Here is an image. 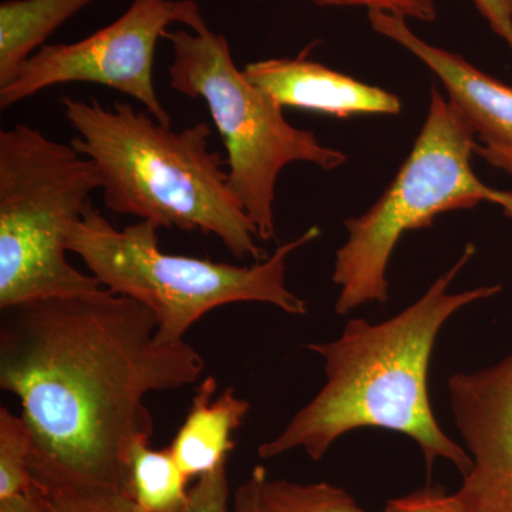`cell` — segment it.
<instances>
[{
	"label": "cell",
	"mask_w": 512,
	"mask_h": 512,
	"mask_svg": "<svg viewBox=\"0 0 512 512\" xmlns=\"http://www.w3.org/2000/svg\"><path fill=\"white\" fill-rule=\"evenodd\" d=\"M0 512H43V493L35 483L25 493L0 500Z\"/></svg>",
	"instance_id": "cell-24"
},
{
	"label": "cell",
	"mask_w": 512,
	"mask_h": 512,
	"mask_svg": "<svg viewBox=\"0 0 512 512\" xmlns=\"http://www.w3.org/2000/svg\"><path fill=\"white\" fill-rule=\"evenodd\" d=\"M244 74L282 107H295L348 119L359 114L396 116L402 100L396 94L370 86L329 69L305 56L281 57L249 63Z\"/></svg>",
	"instance_id": "cell-11"
},
{
	"label": "cell",
	"mask_w": 512,
	"mask_h": 512,
	"mask_svg": "<svg viewBox=\"0 0 512 512\" xmlns=\"http://www.w3.org/2000/svg\"><path fill=\"white\" fill-rule=\"evenodd\" d=\"M266 477V470L256 466L244 484L239 485L234 497L232 512H258L259 490Z\"/></svg>",
	"instance_id": "cell-22"
},
{
	"label": "cell",
	"mask_w": 512,
	"mask_h": 512,
	"mask_svg": "<svg viewBox=\"0 0 512 512\" xmlns=\"http://www.w3.org/2000/svg\"><path fill=\"white\" fill-rule=\"evenodd\" d=\"M101 187L72 144L23 123L0 131V309L103 288L66 256L67 234Z\"/></svg>",
	"instance_id": "cell-5"
},
{
	"label": "cell",
	"mask_w": 512,
	"mask_h": 512,
	"mask_svg": "<svg viewBox=\"0 0 512 512\" xmlns=\"http://www.w3.org/2000/svg\"><path fill=\"white\" fill-rule=\"evenodd\" d=\"M491 30L512 52V0H473Z\"/></svg>",
	"instance_id": "cell-21"
},
{
	"label": "cell",
	"mask_w": 512,
	"mask_h": 512,
	"mask_svg": "<svg viewBox=\"0 0 512 512\" xmlns=\"http://www.w3.org/2000/svg\"><path fill=\"white\" fill-rule=\"evenodd\" d=\"M476 156L512 177V148L495 141L480 140L476 144Z\"/></svg>",
	"instance_id": "cell-23"
},
{
	"label": "cell",
	"mask_w": 512,
	"mask_h": 512,
	"mask_svg": "<svg viewBox=\"0 0 512 512\" xmlns=\"http://www.w3.org/2000/svg\"><path fill=\"white\" fill-rule=\"evenodd\" d=\"M218 382L214 376L198 384L183 426L175 434L170 450L188 478L211 473L235 448V431L244 424L251 410L247 399L227 387L215 397Z\"/></svg>",
	"instance_id": "cell-12"
},
{
	"label": "cell",
	"mask_w": 512,
	"mask_h": 512,
	"mask_svg": "<svg viewBox=\"0 0 512 512\" xmlns=\"http://www.w3.org/2000/svg\"><path fill=\"white\" fill-rule=\"evenodd\" d=\"M451 414L471 467L454 497L464 512H512V353L448 379Z\"/></svg>",
	"instance_id": "cell-9"
},
{
	"label": "cell",
	"mask_w": 512,
	"mask_h": 512,
	"mask_svg": "<svg viewBox=\"0 0 512 512\" xmlns=\"http://www.w3.org/2000/svg\"><path fill=\"white\" fill-rule=\"evenodd\" d=\"M158 229L150 221L116 228L90 202L66 239L67 252L79 256L103 288L154 313L158 342H183L202 316L231 303H266L296 316L308 312L305 299L286 286V262L319 238V227L248 266L167 254L158 245Z\"/></svg>",
	"instance_id": "cell-4"
},
{
	"label": "cell",
	"mask_w": 512,
	"mask_h": 512,
	"mask_svg": "<svg viewBox=\"0 0 512 512\" xmlns=\"http://www.w3.org/2000/svg\"><path fill=\"white\" fill-rule=\"evenodd\" d=\"M35 484L43 493V512H143L127 491Z\"/></svg>",
	"instance_id": "cell-17"
},
{
	"label": "cell",
	"mask_w": 512,
	"mask_h": 512,
	"mask_svg": "<svg viewBox=\"0 0 512 512\" xmlns=\"http://www.w3.org/2000/svg\"><path fill=\"white\" fill-rule=\"evenodd\" d=\"M60 104L77 133L70 144L99 168L107 210L214 235L242 261L268 258L229 188L227 161L208 148L207 123L173 131L128 103L107 109L99 100L64 96Z\"/></svg>",
	"instance_id": "cell-3"
},
{
	"label": "cell",
	"mask_w": 512,
	"mask_h": 512,
	"mask_svg": "<svg viewBox=\"0 0 512 512\" xmlns=\"http://www.w3.org/2000/svg\"><path fill=\"white\" fill-rule=\"evenodd\" d=\"M474 254L476 247L468 244L456 264L393 318L380 323L352 319L338 339L306 345L322 357L326 382L275 439L258 447V456L275 458L302 448L319 461L350 431L376 427L410 437L421 448L427 470L443 458L466 476L471 467L466 448L451 440L434 416L429 369L447 320L501 292L500 285L448 292Z\"/></svg>",
	"instance_id": "cell-2"
},
{
	"label": "cell",
	"mask_w": 512,
	"mask_h": 512,
	"mask_svg": "<svg viewBox=\"0 0 512 512\" xmlns=\"http://www.w3.org/2000/svg\"><path fill=\"white\" fill-rule=\"evenodd\" d=\"M228 503L227 463H222L211 473L198 477L181 512H229Z\"/></svg>",
	"instance_id": "cell-19"
},
{
	"label": "cell",
	"mask_w": 512,
	"mask_h": 512,
	"mask_svg": "<svg viewBox=\"0 0 512 512\" xmlns=\"http://www.w3.org/2000/svg\"><path fill=\"white\" fill-rule=\"evenodd\" d=\"M204 369L185 340L158 342L146 305L106 288L0 309V389L32 433L33 483L127 491L131 447L154 433L146 397Z\"/></svg>",
	"instance_id": "cell-1"
},
{
	"label": "cell",
	"mask_w": 512,
	"mask_h": 512,
	"mask_svg": "<svg viewBox=\"0 0 512 512\" xmlns=\"http://www.w3.org/2000/svg\"><path fill=\"white\" fill-rule=\"evenodd\" d=\"M384 512H464L454 494L443 488H423L412 494L394 498L387 503Z\"/></svg>",
	"instance_id": "cell-20"
},
{
	"label": "cell",
	"mask_w": 512,
	"mask_h": 512,
	"mask_svg": "<svg viewBox=\"0 0 512 512\" xmlns=\"http://www.w3.org/2000/svg\"><path fill=\"white\" fill-rule=\"evenodd\" d=\"M195 0H133L106 28L74 43L45 45L0 87V109L67 83H93L127 94L171 127V116L154 86L158 40L174 23L191 28L202 18Z\"/></svg>",
	"instance_id": "cell-8"
},
{
	"label": "cell",
	"mask_w": 512,
	"mask_h": 512,
	"mask_svg": "<svg viewBox=\"0 0 512 512\" xmlns=\"http://www.w3.org/2000/svg\"><path fill=\"white\" fill-rule=\"evenodd\" d=\"M318 8H357L380 10L403 19L434 22L437 18L436 0H308Z\"/></svg>",
	"instance_id": "cell-18"
},
{
	"label": "cell",
	"mask_w": 512,
	"mask_h": 512,
	"mask_svg": "<svg viewBox=\"0 0 512 512\" xmlns=\"http://www.w3.org/2000/svg\"><path fill=\"white\" fill-rule=\"evenodd\" d=\"M140 437L131 447L127 464V491L143 512H181L188 501L187 474L170 447H151Z\"/></svg>",
	"instance_id": "cell-14"
},
{
	"label": "cell",
	"mask_w": 512,
	"mask_h": 512,
	"mask_svg": "<svg viewBox=\"0 0 512 512\" xmlns=\"http://www.w3.org/2000/svg\"><path fill=\"white\" fill-rule=\"evenodd\" d=\"M258 512H366L355 498L329 483L301 484L264 478Z\"/></svg>",
	"instance_id": "cell-15"
},
{
	"label": "cell",
	"mask_w": 512,
	"mask_h": 512,
	"mask_svg": "<svg viewBox=\"0 0 512 512\" xmlns=\"http://www.w3.org/2000/svg\"><path fill=\"white\" fill-rule=\"evenodd\" d=\"M97 0H5L0 3V87L12 82L60 26Z\"/></svg>",
	"instance_id": "cell-13"
},
{
	"label": "cell",
	"mask_w": 512,
	"mask_h": 512,
	"mask_svg": "<svg viewBox=\"0 0 512 512\" xmlns=\"http://www.w3.org/2000/svg\"><path fill=\"white\" fill-rule=\"evenodd\" d=\"M477 140L466 116L433 87L426 121L396 178L365 214L345 221L348 238L333 262L336 313L345 316L366 303L387 302V266L406 232L481 201L500 205L512 218L511 192L488 187L474 173Z\"/></svg>",
	"instance_id": "cell-6"
},
{
	"label": "cell",
	"mask_w": 512,
	"mask_h": 512,
	"mask_svg": "<svg viewBox=\"0 0 512 512\" xmlns=\"http://www.w3.org/2000/svg\"><path fill=\"white\" fill-rule=\"evenodd\" d=\"M163 39L173 49L171 89L207 104L227 148L229 188L259 241H272L276 183L286 165L308 163L333 171L348 156L323 146L313 131L293 127L284 107L238 69L227 37L214 32L204 16L191 28L167 30Z\"/></svg>",
	"instance_id": "cell-7"
},
{
	"label": "cell",
	"mask_w": 512,
	"mask_h": 512,
	"mask_svg": "<svg viewBox=\"0 0 512 512\" xmlns=\"http://www.w3.org/2000/svg\"><path fill=\"white\" fill-rule=\"evenodd\" d=\"M32 433L22 416L0 407V500L32 487Z\"/></svg>",
	"instance_id": "cell-16"
},
{
	"label": "cell",
	"mask_w": 512,
	"mask_h": 512,
	"mask_svg": "<svg viewBox=\"0 0 512 512\" xmlns=\"http://www.w3.org/2000/svg\"><path fill=\"white\" fill-rule=\"evenodd\" d=\"M367 18L376 33L409 50L439 77L448 100L470 121L477 138L512 148V87L464 57L421 39L406 19L380 10H369Z\"/></svg>",
	"instance_id": "cell-10"
}]
</instances>
